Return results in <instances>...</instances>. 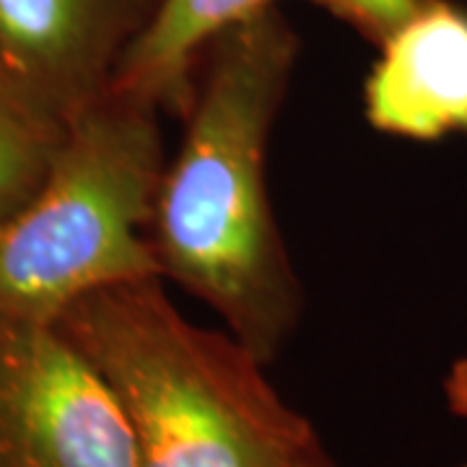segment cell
Wrapping results in <instances>:
<instances>
[{
	"mask_svg": "<svg viewBox=\"0 0 467 467\" xmlns=\"http://www.w3.org/2000/svg\"><path fill=\"white\" fill-rule=\"evenodd\" d=\"M444 398L454 416L467 420V358L454 361L444 379Z\"/></svg>",
	"mask_w": 467,
	"mask_h": 467,
	"instance_id": "cell-10",
	"label": "cell"
},
{
	"mask_svg": "<svg viewBox=\"0 0 467 467\" xmlns=\"http://www.w3.org/2000/svg\"><path fill=\"white\" fill-rule=\"evenodd\" d=\"M296 467H337V465H335L333 460L325 454V450H322V447L317 444V447L309 451V454H306V457H304V460H301Z\"/></svg>",
	"mask_w": 467,
	"mask_h": 467,
	"instance_id": "cell-11",
	"label": "cell"
},
{
	"mask_svg": "<svg viewBox=\"0 0 467 467\" xmlns=\"http://www.w3.org/2000/svg\"><path fill=\"white\" fill-rule=\"evenodd\" d=\"M57 140L0 91V221L39 190Z\"/></svg>",
	"mask_w": 467,
	"mask_h": 467,
	"instance_id": "cell-8",
	"label": "cell"
},
{
	"mask_svg": "<svg viewBox=\"0 0 467 467\" xmlns=\"http://www.w3.org/2000/svg\"><path fill=\"white\" fill-rule=\"evenodd\" d=\"M164 0H0V91L42 130L107 97Z\"/></svg>",
	"mask_w": 467,
	"mask_h": 467,
	"instance_id": "cell-5",
	"label": "cell"
},
{
	"mask_svg": "<svg viewBox=\"0 0 467 467\" xmlns=\"http://www.w3.org/2000/svg\"><path fill=\"white\" fill-rule=\"evenodd\" d=\"M164 278L91 291L55 322L109 384L138 467H296L319 444L236 335L205 330Z\"/></svg>",
	"mask_w": 467,
	"mask_h": 467,
	"instance_id": "cell-2",
	"label": "cell"
},
{
	"mask_svg": "<svg viewBox=\"0 0 467 467\" xmlns=\"http://www.w3.org/2000/svg\"><path fill=\"white\" fill-rule=\"evenodd\" d=\"M0 467H138L109 384L57 325L0 317Z\"/></svg>",
	"mask_w": 467,
	"mask_h": 467,
	"instance_id": "cell-4",
	"label": "cell"
},
{
	"mask_svg": "<svg viewBox=\"0 0 467 467\" xmlns=\"http://www.w3.org/2000/svg\"><path fill=\"white\" fill-rule=\"evenodd\" d=\"M299 52L281 5L234 24L205 47L180 117L182 140L167 159L149 221L161 278L211 306L265 367L304 309L265 171Z\"/></svg>",
	"mask_w": 467,
	"mask_h": 467,
	"instance_id": "cell-1",
	"label": "cell"
},
{
	"mask_svg": "<svg viewBox=\"0 0 467 467\" xmlns=\"http://www.w3.org/2000/svg\"><path fill=\"white\" fill-rule=\"evenodd\" d=\"M377 50L364 84L374 130L423 143L467 133V5L423 0Z\"/></svg>",
	"mask_w": 467,
	"mask_h": 467,
	"instance_id": "cell-6",
	"label": "cell"
},
{
	"mask_svg": "<svg viewBox=\"0 0 467 467\" xmlns=\"http://www.w3.org/2000/svg\"><path fill=\"white\" fill-rule=\"evenodd\" d=\"M285 0H164L117 66L109 91L182 117L205 47L229 26ZM312 3V0H306Z\"/></svg>",
	"mask_w": 467,
	"mask_h": 467,
	"instance_id": "cell-7",
	"label": "cell"
},
{
	"mask_svg": "<svg viewBox=\"0 0 467 467\" xmlns=\"http://www.w3.org/2000/svg\"><path fill=\"white\" fill-rule=\"evenodd\" d=\"M423 0H312L340 24L379 47Z\"/></svg>",
	"mask_w": 467,
	"mask_h": 467,
	"instance_id": "cell-9",
	"label": "cell"
},
{
	"mask_svg": "<svg viewBox=\"0 0 467 467\" xmlns=\"http://www.w3.org/2000/svg\"><path fill=\"white\" fill-rule=\"evenodd\" d=\"M161 112L107 91L60 135L39 190L0 221V317L55 325L107 285L161 278L149 242Z\"/></svg>",
	"mask_w": 467,
	"mask_h": 467,
	"instance_id": "cell-3",
	"label": "cell"
},
{
	"mask_svg": "<svg viewBox=\"0 0 467 467\" xmlns=\"http://www.w3.org/2000/svg\"><path fill=\"white\" fill-rule=\"evenodd\" d=\"M465 467H467V465H465Z\"/></svg>",
	"mask_w": 467,
	"mask_h": 467,
	"instance_id": "cell-12",
	"label": "cell"
}]
</instances>
